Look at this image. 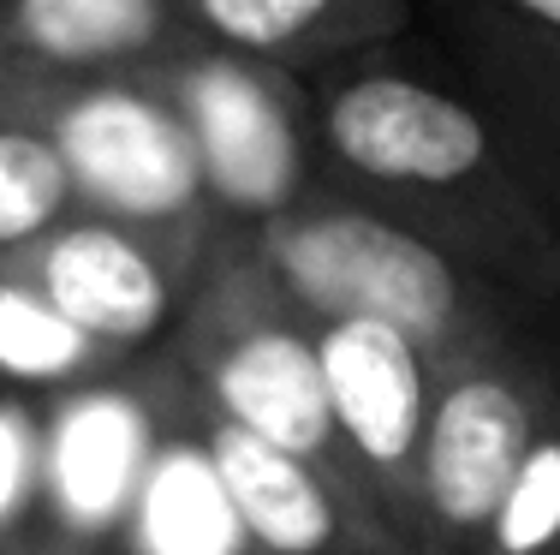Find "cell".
Masks as SVG:
<instances>
[{
	"label": "cell",
	"instance_id": "1",
	"mask_svg": "<svg viewBox=\"0 0 560 555\" xmlns=\"http://www.w3.org/2000/svg\"><path fill=\"white\" fill-rule=\"evenodd\" d=\"M316 180L423 233L477 275L560 305V233L489 102L459 66L411 60L399 43L346 55L304 78Z\"/></svg>",
	"mask_w": 560,
	"mask_h": 555
},
{
	"label": "cell",
	"instance_id": "2",
	"mask_svg": "<svg viewBox=\"0 0 560 555\" xmlns=\"http://www.w3.org/2000/svg\"><path fill=\"white\" fill-rule=\"evenodd\" d=\"M257 245L304 311L388 323L435 370L549 311L542 299L489 281L435 240L328 185H316L304 204L275 216L257 233Z\"/></svg>",
	"mask_w": 560,
	"mask_h": 555
},
{
	"label": "cell",
	"instance_id": "3",
	"mask_svg": "<svg viewBox=\"0 0 560 555\" xmlns=\"http://www.w3.org/2000/svg\"><path fill=\"white\" fill-rule=\"evenodd\" d=\"M167 359L179 365V377L191 382L209 418L257 436L292 460H311L346 490H358L335 436L311 311L287 293L275 263L262 257L257 233L215 240L191 287V305L167 335Z\"/></svg>",
	"mask_w": 560,
	"mask_h": 555
},
{
	"label": "cell",
	"instance_id": "4",
	"mask_svg": "<svg viewBox=\"0 0 560 555\" xmlns=\"http://www.w3.org/2000/svg\"><path fill=\"white\" fill-rule=\"evenodd\" d=\"M560 394V305L435 370L418 460V555H477Z\"/></svg>",
	"mask_w": 560,
	"mask_h": 555
},
{
	"label": "cell",
	"instance_id": "5",
	"mask_svg": "<svg viewBox=\"0 0 560 555\" xmlns=\"http://www.w3.org/2000/svg\"><path fill=\"white\" fill-rule=\"evenodd\" d=\"M143 78L167 96L191 138L197 180L221 240L262 233L323 185L304 78L209 43H179L173 55L143 66Z\"/></svg>",
	"mask_w": 560,
	"mask_h": 555
},
{
	"label": "cell",
	"instance_id": "6",
	"mask_svg": "<svg viewBox=\"0 0 560 555\" xmlns=\"http://www.w3.org/2000/svg\"><path fill=\"white\" fill-rule=\"evenodd\" d=\"M31 102V114L55 138L66 174H72L78 209L138 221L150 233H173L191 245H215L197 155L179 114L143 72L114 78H55V84H24L0 78Z\"/></svg>",
	"mask_w": 560,
	"mask_h": 555
},
{
	"label": "cell",
	"instance_id": "7",
	"mask_svg": "<svg viewBox=\"0 0 560 555\" xmlns=\"http://www.w3.org/2000/svg\"><path fill=\"white\" fill-rule=\"evenodd\" d=\"M179 401L185 377L167 359V347L143 352L96 382L48 394V496L36 555H114Z\"/></svg>",
	"mask_w": 560,
	"mask_h": 555
},
{
	"label": "cell",
	"instance_id": "8",
	"mask_svg": "<svg viewBox=\"0 0 560 555\" xmlns=\"http://www.w3.org/2000/svg\"><path fill=\"white\" fill-rule=\"evenodd\" d=\"M215 245H191L173 233H150L138 221L72 209L55 233L24 245L19 257H0L36 281L84 335H96L119 359L162 352L179 328L191 287Z\"/></svg>",
	"mask_w": 560,
	"mask_h": 555
},
{
	"label": "cell",
	"instance_id": "9",
	"mask_svg": "<svg viewBox=\"0 0 560 555\" xmlns=\"http://www.w3.org/2000/svg\"><path fill=\"white\" fill-rule=\"evenodd\" d=\"M311 328L346 472L370 496V508L388 513L394 532L418 550V460L435 401V365L399 328L370 316L311 311Z\"/></svg>",
	"mask_w": 560,
	"mask_h": 555
},
{
	"label": "cell",
	"instance_id": "10",
	"mask_svg": "<svg viewBox=\"0 0 560 555\" xmlns=\"http://www.w3.org/2000/svg\"><path fill=\"white\" fill-rule=\"evenodd\" d=\"M423 19L501 120L518 174L560 233V36L501 12L495 0H423Z\"/></svg>",
	"mask_w": 560,
	"mask_h": 555
},
{
	"label": "cell",
	"instance_id": "11",
	"mask_svg": "<svg viewBox=\"0 0 560 555\" xmlns=\"http://www.w3.org/2000/svg\"><path fill=\"white\" fill-rule=\"evenodd\" d=\"M209 436L262 555H418L394 532V520H382L323 466L280 454L221 418H209Z\"/></svg>",
	"mask_w": 560,
	"mask_h": 555
},
{
	"label": "cell",
	"instance_id": "12",
	"mask_svg": "<svg viewBox=\"0 0 560 555\" xmlns=\"http://www.w3.org/2000/svg\"><path fill=\"white\" fill-rule=\"evenodd\" d=\"M179 43V0H0V78L24 84L143 72Z\"/></svg>",
	"mask_w": 560,
	"mask_h": 555
},
{
	"label": "cell",
	"instance_id": "13",
	"mask_svg": "<svg viewBox=\"0 0 560 555\" xmlns=\"http://www.w3.org/2000/svg\"><path fill=\"white\" fill-rule=\"evenodd\" d=\"M179 19L191 43L311 78L346 55L399 43L423 19V0H179Z\"/></svg>",
	"mask_w": 560,
	"mask_h": 555
},
{
	"label": "cell",
	"instance_id": "14",
	"mask_svg": "<svg viewBox=\"0 0 560 555\" xmlns=\"http://www.w3.org/2000/svg\"><path fill=\"white\" fill-rule=\"evenodd\" d=\"M114 555H262L233 484H226L209 413L191 394V382H185V401L155 448V466L143 478Z\"/></svg>",
	"mask_w": 560,
	"mask_h": 555
},
{
	"label": "cell",
	"instance_id": "15",
	"mask_svg": "<svg viewBox=\"0 0 560 555\" xmlns=\"http://www.w3.org/2000/svg\"><path fill=\"white\" fill-rule=\"evenodd\" d=\"M119 365L131 359H119L96 335H84L43 287L24 281L12 263H0V389L48 401V394L96 382Z\"/></svg>",
	"mask_w": 560,
	"mask_h": 555
},
{
	"label": "cell",
	"instance_id": "16",
	"mask_svg": "<svg viewBox=\"0 0 560 555\" xmlns=\"http://www.w3.org/2000/svg\"><path fill=\"white\" fill-rule=\"evenodd\" d=\"M78 209L55 138L31 114L19 90L0 84V257H19L43 233H55Z\"/></svg>",
	"mask_w": 560,
	"mask_h": 555
},
{
	"label": "cell",
	"instance_id": "17",
	"mask_svg": "<svg viewBox=\"0 0 560 555\" xmlns=\"http://www.w3.org/2000/svg\"><path fill=\"white\" fill-rule=\"evenodd\" d=\"M43 496H48L43 401L0 389V555L43 550Z\"/></svg>",
	"mask_w": 560,
	"mask_h": 555
},
{
	"label": "cell",
	"instance_id": "18",
	"mask_svg": "<svg viewBox=\"0 0 560 555\" xmlns=\"http://www.w3.org/2000/svg\"><path fill=\"white\" fill-rule=\"evenodd\" d=\"M477 555H560V394L530 436Z\"/></svg>",
	"mask_w": 560,
	"mask_h": 555
},
{
	"label": "cell",
	"instance_id": "19",
	"mask_svg": "<svg viewBox=\"0 0 560 555\" xmlns=\"http://www.w3.org/2000/svg\"><path fill=\"white\" fill-rule=\"evenodd\" d=\"M495 7L513 12V19H525V24H537V31L560 36V0H495Z\"/></svg>",
	"mask_w": 560,
	"mask_h": 555
}]
</instances>
